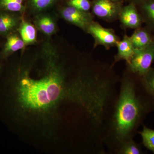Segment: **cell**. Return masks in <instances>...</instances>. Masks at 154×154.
I'll list each match as a JSON object with an SVG mask.
<instances>
[{
    "label": "cell",
    "mask_w": 154,
    "mask_h": 154,
    "mask_svg": "<svg viewBox=\"0 0 154 154\" xmlns=\"http://www.w3.org/2000/svg\"><path fill=\"white\" fill-rule=\"evenodd\" d=\"M44 69L34 77L28 70L22 72L12 87L13 101L22 113L45 116L56 109L63 99H68L69 81L58 62L54 48L46 44L43 48Z\"/></svg>",
    "instance_id": "6da1fadb"
},
{
    "label": "cell",
    "mask_w": 154,
    "mask_h": 154,
    "mask_svg": "<svg viewBox=\"0 0 154 154\" xmlns=\"http://www.w3.org/2000/svg\"><path fill=\"white\" fill-rule=\"evenodd\" d=\"M121 93L115 115V127L117 137H127L140 117L142 106L136 97L134 85L125 78L122 83Z\"/></svg>",
    "instance_id": "7a4b0ae2"
},
{
    "label": "cell",
    "mask_w": 154,
    "mask_h": 154,
    "mask_svg": "<svg viewBox=\"0 0 154 154\" xmlns=\"http://www.w3.org/2000/svg\"><path fill=\"white\" fill-rule=\"evenodd\" d=\"M154 60V41L142 49L135 50L129 63L127 64L130 71L143 77L151 68Z\"/></svg>",
    "instance_id": "3957f363"
},
{
    "label": "cell",
    "mask_w": 154,
    "mask_h": 154,
    "mask_svg": "<svg viewBox=\"0 0 154 154\" xmlns=\"http://www.w3.org/2000/svg\"><path fill=\"white\" fill-rule=\"evenodd\" d=\"M85 33L94 38V48L103 46L106 50L116 46L120 38L112 28H104L98 22L93 21L87 28Z\"/></svg>",
    "instance_id": "277c9868"
},
{
    "label": "cell",
    "mask_w": 154,
    "mask_h": 154,
    "mask_svg": "<svg viewBox=\"0 0 154 154\" xmlns=\"http://www.w3.org/2000/svg\"><path fill=\"white\" fill-rule=\"evenodd\" d=\"M91 13L99 19L112 22L119 20L124 1L114 2L110 0H92Z\"/></svg>",
    "instance_id": "5b68a950"
},
{
    "label": "cell",
    "mask_w": 154,
    "mask_h": 154,
    "mask_svg": "<svg viewBox=\"0 0 154 154\" xmlns=\"http://www.w3.org/2000/svg\"><path fill=\"white\" fill-rule=\"evenodd\" d=\"M60 13L65 21L81 28L85 32L89 25L94 21V15L90 11H81L67 5L61 8Z\"/></svg>",
    "instance_id": "8992f818"
},
{
    "label": "cell",
    "mask_w": 154,
    "mask_h": 154,
    "mask_svg": "<svg viewBox=\"0 0 154 154\" xmlns=\"http://www.w3.org/2000/svg\"><path fill=\"white\" fill-rule=\"evenodd\" d=\"M119 20L123 29H135L143 23L142 17L137 7L132 3L123 5L119 14Z\"/></svg>",
    "instance_id": "52a82bcc"
},
{
    "label": "cell",
    "mask_w": 154,
    "mask_h": 154,
    "mask_svg": "<svg viewBox=\"0 0 154 154\" xmlns=\"http://www.w3.org/2000/svg\"><path fill=\"white\" fill-rule=\"evenodd\" d=\"M17 13L0 11V36H7L17 30L21 22Z\"/></svg>",
    "instance_id": "ba28073f"
},
{
    "label": "cell",
    "mask_w": 154,
    "mask_h": 154,
    "mask_svg": "<svg viewBox=\"0 0 154 154\" xmlns=\"http://www.w3.org/2000/svg\"><path fill=\"white\" fill-rule=\"evenodd\" d=\"M117 53L114 56V63L119 61L125 60L127 64L129 63L134 52V48L130 36L124 34L122 39H120L116 44Z\"/></svg>",
    "instance_id": "9c48e42d"
},
{
    "label": "cell",
    "mask_w": 154,
    "mask_h": 154,
    "mask_svg": "<svg viewBox=\"0 0 154 154\" xmlns=\"http://www.w3.org/2000/svg\"><path fill=\"white\" fill-rule=\"evenodd\" d=\"M130 37L135 50L145 48L154 41L152 32L146 27H141L135 29L134 32Z\"/></svg>",
    "instance_id": "30bf717a"
},
{
    "label": "cell",
    "mask_w": 154,
    "mask_h": 154,
    "mask_svg": "<svg viewBox=\"0 0 154 154\" xmlns=\"http://www.w3.org/2000/svg\"><path fill=\"white\" fill-rule=\"evenodd\" d=\"M7 40L1 53V56L6 58L14 53L23 49L25 46L24 41L16 32L10 33L6 36Z\"/></svg>",
    "instance_id": "8fae6325"
},
{
    "label": "cell",
    "mask_w": 154,
    "mask_h": 154,
    "mask_svg": "<svg viewBox=\"0 0 154 154\" xmlns=\"http://www.w3.org/2000/svg\"><path fill=\"white\" fill-rule=\"evenodd\" d=\"M34 26L40 32L47 36H51L56 31L57 25L52 17L48 14H37L33 21Z\"/></svg>",
    "instance_id": "7c38bea8"
},
{
    "label": "cell",
    "mask_w": 154,
    "mask_h": 154,
    "mask_svg": "<svg viewBox=\"0 0 154 154\" xmlns=\"http://www.w3.org/2000/svg\"><path fill=\"white\" fill-rule=\"evenodd\" d=\"M137 7L146 27L154 32V0H144Z\"/></svg>",
    "instance_id": "4fadbf2b"
},
{
    "label": "cell",
    "mask_w": 154,
    "mask_h": 154,
    "mask_svg": "<svg viewBox=\"0 0 154 154\" xmlns=\"http://www.w3.org/2000/svg\"><path fill=\"white\" fill-rule=\"evenodd\" d=\"M36 27L30 22L25 20H22L18 30L20 37L26 45L35 43L36 41Z\"/></svg>",
    "instance_id": "5bb4252c"
},
{
    "label": "cell",
    "mask_w": 154,
    "mask_h": 154,
    "mask_svg": "<svg viewBox=\"0 0 154 154\" xmlns=\"http://www.w3.org/2000/svg\"><path fill=\"white\" fill-rule=\"evenodd\" d=\"M59 1V0H28V5L31 11L38 14L52 8Z\"/></svg>",
    "instance_id": "9a60e30c"
},
{
    "label": "cell",
    "mask_w": 154,
    "mask_h": 154,
    "mask_svg": "<svg viewBox=\"0 0 154 154\" xmlns=\"http://www.w3.org/2000/svg\"><path fill=\"white\" fill-rule=\"evenodd\" d=\"M25 9L23 0H0V11L22 13Z\"/></svg>",
    "instance_id": "2e32d148"
},
{
    "label": "cell",
    "mask_w": 154,
    "mask_h": 154,
    "mask_svg": "<svg viewBox=\"0 0 154 154\" xmlns=\"http://www.w3.org/2000/svg\"><path fill=\"white\" fill-rule=\"evenodd\" d=\"M144 145L154 153V130L143 126L140 132Z\"/></svg>",
    "instance_id": "e0dca14e"
},
{
    "label": "cell",
    "mask_w": 154,
    "mask_h": 154,
    "mask_svg": "<svg viewBox=\"0 0 154 154\" xmlns=\"http://www.w3.org/2000/svg\"><path fill=\"white\" fill-rule=\"evenodd\" d=\"M67 5L86 12H89L91 9V1L90 0H67Z\"/></svg>",
    "instance_id": "ac0fdd59"
},
{
    "label": "cell",
    "mask_w": 154,
    "mask_h": 154,
    "mask_svg": "<svg viewBox=\"0 0 154 154\" xmlns=\"http://www.w3.org/2000/svg\"><path fill=\"white\" fill-rule=\"evenodd\" d=\"M143 77L146 86L154 95V69L151 68Z\"/></svg>",
    "instance_id": "d6986e66"
},
{
    "label": "cell",
    "mask_w": 154,
    "mask_h": 154,
    "mask_svg": "<svg viewBox=\"0 0 154 154\" xmlns=\"http://www.w3.org/2000/svg\"><path fill=\"white\" fill-rule=\"evenodd\" d=\"M122 153L125 154H140L141 153L138 146L134 142L129 141L125 144L122 149Z\"/></svg>",
    "instance_id": "ffe728a7"
},
{
    "label": "cell",
    "mask_w": 154,
    "mask_h": 154,
    "mask_svg": "<svg viewBox=\"0 0 154 154\" xmlns=\"http://www.w3.org/2000/svg\"><path fill=\"white\" fill-rule=\"evenodd\" d=\"M126 2L128 3H132L136 5H138L142 2L144 0H124Z\"/></svg>",
    "instance_id": "44dd1931"
},
{
    "label": "cell",
    "mask_w": 154,
    "mask_h": 154,
    "mask_svg": "<svg viewBox=\"0 0 154 154\" xmlns=\"http://www.w3.org/2000/svg\"><path fill=\"white\" fill-rule=\"evenodd\" d=\"M114 2H123L124 0H110Z\"/></svg>",
    "instance_id": "7402d4cb"
},
{
    "label": "cell",
    "mask_w": 154,
    "mask_h": 154,
    "mask_svg": "<svg viewBox=\"0 0 154 154\" xmlns=\"http://www.w3.org/2000/svg\"><path fill=\"white\" fill-rule=\"evenodd\" d=\"M1 65H0V74H1Z\"/></svg>",
    "instance_id": "603a6c76"
},
{
    "label": "cell",
    "mask_w": 154,
    "mask_h": 154,
    "mask_svg": "<svg viewBox=\"0 0 154 154\" xmlns=\"http://www.w3.org/2000/svg\"><path fill=\"white\" fill-rule=\"evenodd\" d=\"M154 34H153V36H154V32H153Z\"/></svg>",
    "instance_id": "cb8c5ba5"
}]
</instances>
